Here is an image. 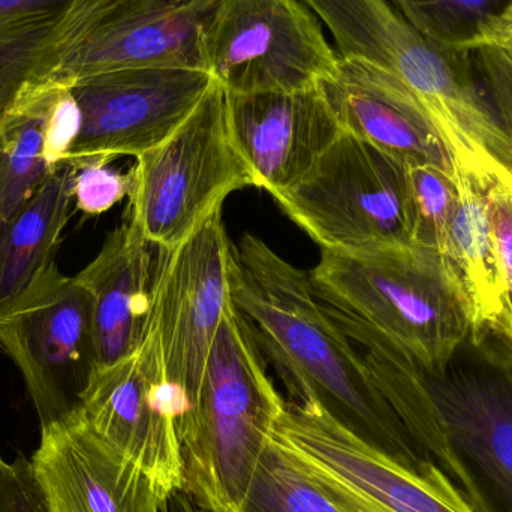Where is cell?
Wrapping results in <instances>:
<instances>
[{
	"label": "cell",
	"instance_id": "obj_18",
	"mask_svg": "<svg viewBox=\"0 0 512 512\" xmlns=\"http://www.w3.org/2000/svg\"><path fill=\"white\" fill-rule=\"evenodd\" d=\"M158 248L126 221L75 280L89 292L98 366L134 354L143 340L152 303Z\"/></svg>",
	"mask_w": 512,
	"mask_h": 512
},
{
	"label": "cell",
	"instance_id": "obj_21",
	"mask_svg": "<svg viewBox=\"0 0 512 512\" xmlns=\"http://www.w3.org/2000/svg\"><path fill=\"white\" fill-rule=\"evenodd\" d=\"M236 512H373L270 438Z\"/></svg>",
	"mask_w": 512,
	"mask_h": 512
},
{
	"label": "cell",
	"instance_id": "obj_24",
	"mask_svg": "<svg viewBox=\"0 0 512 512\" xmlns=\"http://www.w3.org/2000/svg\"><path fill=\"white\" fill-rule=\"evenodd\" d=\"M69 0H0V116L27 83Z\"/></svg>",
	"mask_w": 512,
	"mask_h": 512
},
{
	"label": "cell",
	"instance_id": "obj_25",
	"mask_svg": "<svg viewBox=\"0 0 512 512\" xmlns=\"http://www.w3.org/2000/svg\"><path fill=\"white\" fill-rule=\"evenodd\" d=\"M406 167L414 212V243L439 254L457 203L456 176L435 165Z\"/></svg>",
	"mask_w": 512,
	"mask_h": 512
},
{
	"label": "cell",
	"instance_id": "obj_33",
	"mask_svg": "<svg viewBox=\"0 0 512 512\" xmlns=\"http://www.w3.org/2000/svg\"><path fill=\"white\" fill-rule=\"evenodd\" d=\"M512 38V11L511 14L508 15L507 21H505L504 30H502V36L499 41H502V39H508ZM498 42V41H496Z\"/></svg>",
	"mask_w": 512,
	"mask_h": 512
},
{
	"label": "cell",
	"instance_id": "obj_22",
	"mask_svg": "<svg viewBox=\"0 0 512 512\" xmlns=\"http://www.w3.org/2000/svg\"><path fill=\"white\" fill-rule=\"evenodd\" d=\"M403 18L438 47L471 51L499 41L512 0H388Z\"/></svg>",
	"mask_w": 512,
	"mask_h": 512
},
{
	"label": "cell",
	"instance_id": "obj_2",
	"mask_svg": "<svg viewBox=\"0 0 512 512\" xmlns=\"http://www.w3.org/2000/svg\"><path fill=\"white\" fill-rule=\"evenodd\" d=\"M376 387L477 512H512V351L466 340L426 372L391 343L367 355Z\"/></svg>",
	"mask_w": 512,
	"mask_h": 512
},
{
	"label": "cell",
	"instance_id": "obj_23",
	"mask_svg": "<svg viewBox=\"0 0 512 512\" xmlns=\"http://www.w3.org/2000/svg\"><path fill=\"white\" fill-rule=\"evenodd\" d=\"M54 171L45 158L38 108L15 96L0 116V219L26 204Z\"/></svg>",
	"mask_w": 512,
	"mask_h": 512
},
{
	"label": "cell",
	"instance_id": "obj_28",
	"mask_svg": "<svg viewBox=\"0 0 512 512\" xmlns=\"http://www.w3.org/2000/svg\"><path fill=\"white\" fill-rule=\"evenodd\" d=\"M475 74L512 143V42H492L471 51Z\"/></svg>",
	"mask_w": 512,
	"mask_h": 512
},
{
	"label": "cell",
	"instance_id": "obj_3",
	"mask_svg": "<svg viewBox=\"0 0 512 512\" xmlns=\"http://www.w3.org/2000/svg\"><path fill=\"white\" fill-rule=\"evenodd\" d=\"M339 57L399 81L453 162L481 189L512 182V143L475 74L471 53L430 42L388 0H310Z\"/></svg>",
	"mask_w": 512,
	"mask_h": 512
},
{
	"label": "cell",
	"instance_id": "obj_17",
	"mask_svg": "<svg viewBox=\"0 0 512 512\" xmlns=\"http://www.w3.org/2000/svg\"><path fill=\"white\" fill-rule=\"evenodd\" d=\"M343 131L406 165L429 164L454 174L453 162L405 87L357 60L339 57L333 77L321 83Z\"/></svg>",
	"mask_w": 512,
	"mask_h": 512
},
{
	"label": "cell",
	"instance_id": "obj_11",
	"mask_svg": "<svg viewBox=\"0 0 512 512\" xmlns=\"http://www.w3.org/2000/svg\"><path fill=\"white\" fill-rule=\"evenodd\" d=\"M204 62L227 93L294 92L333 77L339 54L303 0H219Z\"/></svg>",
	"mask_w": 512,
	"mask_h": 512
},
{
	"label": "cell",
	"instance_id": "obj_9",
	"mask_svg": "<svg viewBox=\"0 0 512 512\" xmlns=\"http://www.w3.org/2000/svg\"><path fill=\"white\" fill-rule=\"evenodd\" d=\"M231 242L222 209L176 248H158L146 334L176 403V421L203 379L230 295Z\"/></svg>",
	"mask_w": 512,
	"mask_h": 512
},
{
	"label": "cell",
	"instance_id": "obj_31",
	"mask_svg": "<svg viewBox=\"0 0 512 512\" xmlns=\"http://www.w3.org/2000/svg\"><path fill=\"white\" fill-rule=\"evenodd\" d=\"M164 512H210L203 510L198 507L191 498L182 490L174 492L173 495L168 498L167 505H165Z\"/></svg>",
	"mask_w": 512,
	"mask_h": 512
},
{
	"label": "cell",
	"instance_id": "obj_7",
	"mask_svg": "<svg viewBox=\"0 0 512 512\" xmlns=\"http://www.w3.org/2000/svg\"><path fill=\"white\" fill-rule=\"evenodd\" d=\"M135 159L128 221L156 248H176L222 209L228 195L255 186L216 81L167 140Z\"/></svg>",
	"mask_w": 512,
	"mask_h": 512
},
{
	"label": "cell",
	"instance_id": "obj_14",
	"mask_svg": "<svg viewBox=\"0 0 512 512\" xmlns=\"http://www.w3.org/2000/svg\"><path fill=\"white\" fill-rule=\"evenodd\" d=\"M87 423L167 493L183 486L176 403L144 334L134 354L98 366L81 397Z\"/></svg>",
	"mask_w": 512,
	"mask_h": 512
},
{
	"label": "cell",
	"instance_id": "obj_32",
	"mask_svg": "<svg viewBox=\"0 0 512 512\" xmlns=\"http://www.w3.org/2000/svg\"><path fill=\"white\" fill-rule=\"evenodd\" d=\"M8 463L3 462L2 457H0V512H5V507H3V477H5L6 469H8Z\"/></svg>",
	"mask_w": 512,
	"mask_h": 512
},
{
	"label": "cell",
	"instance_id": "obj_5",
	"mask_svg": "<svg viewBox=\"0 0 512 512\" xmlns=\"http://www.w3.org/2000/svg\"><path fill=\"white\" fill-rule=\"evenodd\" d=\"M310 277L325 304L378 328L426 372L447 369L469 339L465 310L433 249L321 251Z\"/></svg>",
	"mask_w": 512,
	"mask_h": 512
},
{
	"label": "cell",
	"instance_id": "obj_34",
	"mask_svg": "<svg viewBox=\"0 0 512 512\" xmlns=\"http://www.w3.org/2000/svg\"><path fill=\"white\" fill-rule=\"evenodd\" d=\"M502 41H504V39H502ZM508 41H511V42H512V38H508Z\"/></svg>",
	"mask_w": 512,
	"mask_h": 512
},
{
	"label": "cell",
	"instance_id": "obj_10",
	"mask_svg": "<svg viewBox=\"0 0 512 512\" xmlns=\"http://www.w3.org/2000/svg\"><path fill=\"white\" fill-rule=\"evenodd\" d=\"M0 349L20 369L41 427L66 420L98 367L89 292L51 262L0 307Z\"/></svg>",
	"mask_w": 512,
	"mask_h": 512
},
{
	"label": "cell",
	"instance_id": "obj_12",
	"mask_svg": "<svg viewBox=\"0 0 512 512\" xmlns=\"http://www.w3.org/2000/svg\"><path fill=\"white\" fill-rule=\"evenodd\" d=\"M215 80L203 69L128 68L69 86L81 114L65 167L140 156L167 140L203 101Z\"/></svg>",
	"mask_w": 512,
	"mask_h": 512
},
{
	"label": "cell",
	"instance_id": "obj_1",
	"mask_svg": "<svg viewBox=\"0 0 512 512\" xmlns=\"http://www.w3.org/2000/svg\"><path fill=\"white\" fill-rule=\"evenodd\" d=\"M230 295L283 382L340 426L427 480H450L376 387L363 355L301 270L254 234L231 243Z\"/></svg>",
	"mask_w": 512,
	"mask_h": 512
},
{
	"label": "cell",
	"instance_id": "obj_15",
	"mask_svg": "<svg viewBox=\"0 0 512 512\" xmlns=\"http://www.w3.org/2000/svg\"><path fill=\"white\" fill-rule=\"evenodd\" d=\"M227 120L255 188L270 195L298 182L343 128L321 84L294 92L227 93Z\"/></svg>",
	"mask_w": 512,
	"mask_h": 512
},
{
	"label": "cell",
	"instance_id": "obj_20",
	"mask_svg": "<svg viewBox=\"0 0 512 512\" xmlns=\"http://www.w3.org/2000/svg\"><path fill=\"white\" fill-rule=\"evenodd\" d=\"M72 201L71 170L63 167L17 212L0 219V307L14 300L42 268L54 262Z\"/></svg>",
	"mask_w": 512,
	"mask_h": 512
},
{
	"label": "cell",
	"instance_id": "obj_6",
	"mask_svg": "<svg viewBox=\"0 0 512 512\" xmlns=\"http://www.w3.org/2000/svg\"><path fill=\"white\" fill-rule=\"evenodd\" d=\"M219 0H69L24 86L69 87L128 68L203 69Z\"/></svg>",
	"mask_w": 512,
	"mask_h": 512
},
{
	"label": "cell",
	"instance_id": "obj_26",
	"mask_svg": "<svg viewBox=\"0 0 512 512\" xmlns=\"http://www.w3.org/2000/svg\"><path fill=\"white\" fill-rule=\"evenodd\" d=\"M486 198L504 283V310L493 339L512 351V182L490 186Z\"/></svg>",
	"mask_w": 512,
	"mask_h": 512
},
{
	"label": "cell",
	"instance_id": "obj_29",
	"mask_svg": "<svg viewBox=\"0 0 512 512\" xmlns=\"http://www.w3.org/2000/svg\"><path fill=\"white\" fill-rule=\"evenodd\" d=\"M2 492L5 512H48L44 493L26 457L18 456L8 466Z\"/></svg>",
	"mask_w": 512,
	"mask_h": 512
},
{
	"label": "cell",
	"instance_id": "obj_4",
	"mask_svg": "<svg viewBox=\"0 0 512 512\" xmlns=\"http://www.w3.org/2000/svg\"><path fill=\"white\" fill-rule=\"evenodd\" d=\"M286 402L242 313L228 304L203 379L177 418L182 492L210 512H236Z\"/></svg>",
	"mask_w": 512,
	"mask_h": 512
},
{
	"label": "cell",
	"instance_id": "obj_16",
	"mask_svg": "<svg viewBox=\"0 0 512 512\" xmlns=\"http://www.w3.org/2000/svg\"><path fill=\"white\" fill-rule=\"evenodd\" d=\"M30 462L65 483L89 512H164L173 495L96 433L81 409L41 427Z\"/></svg>",
	"mask_w": 512,
	"mask_h": 512
},
{
	"label": "cell",
	"instance_id": "obj_27",
	"mask_svg": "<svg viewBox=\"0 0 512 512\" xmlns=\"http://www.w3.org/2000/svg\"><path fill=\"white\" fill-rule=\"evenodd\" d=\"M111 162L95 161L69 168L72 177V198L75 207L89 216H98L113 209L128 197L131 188L126 174L110 167Z\"/></svg>",
	"mask_w": 512,
	"mask_h": 512
},
{
	"label": "cell",
	"instance_id": "obj_8",
	"mask_svg": "<svg viewBox=\"0 0 512 512\" xmlns=\"http://www.w3.org/2000/svg\"><path fill=\"white\" fill-rule=\"evenodd\" d=\"M321 251L415 245L408 167L343 131L295 185L271 195Z\"/></svg>",
	"mask_w": 512,
	"mask_h": 512
},
{
	"label": "cell",
	"instance_id": "obj_19",
	"mask_svg": "<svg viewBox=\"0 0 512 512\" xmlns=\"http://www.w3.org/2000/svg\"><path fill=\"white\" fill-rule=\"evenodd\" d=\"M457 203L439 248L442 265L469 324V340L495 337L504 310V283L486 191L456 174Z\"/></svg>",
	"mask_w": 512,
	"mask_h": 512
},
{
	"label": "cell",
	"instance_id": "obj_30",
	"mask_svg": "<svg viewBox=\"0 0 512 512\" xmlns=\"http://www.w3.org/2000/svg\"><path fill=\"white\" fill-rule=\"evenodd\" d=\"M32 469L44 493L48 512H89L78 496L59 478L45 469L33 468V466Z\"/></svg>",
	"mask_w": 512,
	"mask_h": 512
},
{
	"label": "cell",
	"instance_id": "obj_13",
	"mask_svg": "<svg viewBox=\"0 0 512 512\" xmlns=\"http://www.w3.org/2000/svg\"><path fill=\"white\" fill-rule=\"evenodd\" d=\"M271 439L373 512H477L451 480H427L340 426L316 403H286Z\"/></svg>",
	"mask_w": 512,
	"mask_h": 512
}]
</instances>
